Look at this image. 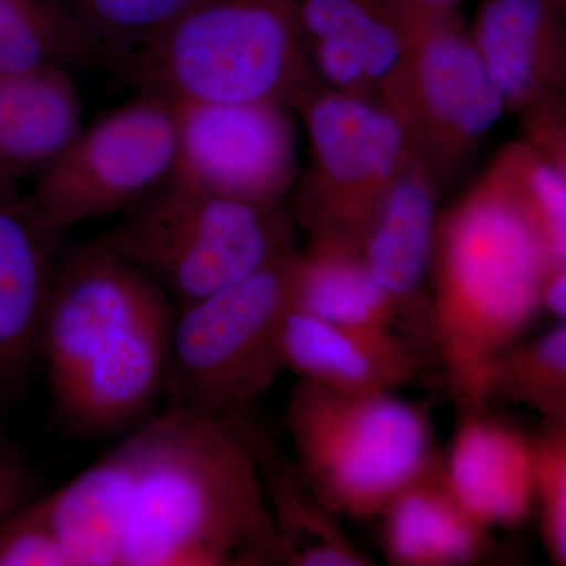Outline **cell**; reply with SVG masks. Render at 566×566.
I'll return each instance as SVG.
<instances>
[{
	"label": "cell",
	"instance_id": "obj_3",
	"mask_svg": "<svg viewBox=\"0 0 566 566\" xmlns=\"http://www.w3.org/2000/svg\"><path fill=\"white\" fill-rule=\"evenodd\" d=\"M122 65L137 91L174 103L292 107L316 77L296 0H199Z\"/></svg>",
	"mask_w": 566,
	"mask_h": 566
},
{
	"label": "cell",
	"instance_id": "obj_6",
	"mask_svg": "<svg viewBox=\"0 0 566 566\" xmlns=\"http://www.w3.org/2000/svg\"><path fill=\"white\" fill-rule=\"evenodd\" d=\"M300 251L177 312L166 389L169 406L226 417L248 411L283 371L279 333L292 307Z\"/></svg>",
	"mask_w": 566,
	"mask_h": 566
},
{
	"label": "cell",
	"instance_id": "obj_29",
	"mask_svg": "<svg viewBox=\"0 0 566 566\" xmlns=\"http://www.w3.org/2000/svg\"><path fill=\"white\" fill-rule=\"evenodd\" d=\"M39 491V476L28 458L0 427V521L40 497Z\"/></svg>",
	"mask_w": 566,
	"mask_h": 566
},
{
	"label": "cell",
	"instance_id": "obj_15",
	"mask_svg": "<svg viewBox=\"0 0 566 566\" xmlns=\"http://www.w3.org/2000/svg\"><path fill=\"white\" fill-rule=\"evenodd\" d=\"M557 0H482L472 46L505 109L527 112L564 99L566 52Z\"/></svg>",
	"mask_w": 566,
	"mask_h": 566
},
{
	"label": "cell",
	"instance_id": "obj_10",
	"mask_svg": "<svg viewBox=\"0 0 566 566\" xmlns=\"http://www.w3.org/2000/svg\"><path fill=\"white\" fill-rule=\"evenodd\" d=\"M439 191L464 172L505 106L460 21L412 41L381 95Z\"/></svg>",
	"mask_w": 566,
	"mask_h": 566
},
{
	"label": "cell",
	"instance_id": "obj_26",
	"mask_svg": "<svg viewBox=\"0 0 566 566\" xmlns=\"http://www.w3.org/2000/svg\"><path fill=\"white\" fill-rule=\"evenodd\" d=\"M99 61L123 62L199 0H66Z\"/></svg>",
	"mask_w": 566,
	"mask_h": 566
},
{
	"label": "cell",
	"instance_id": "obj_24",
	"mask_svg": "<svg viewBox=\"0 0 566 566\" xmlns=\"http://www.w3.org/2000/svg\"><path fill=\"white\" fill-rule=\"evenodd\" d=\"M504 398L527 406L546 424H566V323L524 345H510L488 365L479 405Z\"/></svg>",
	"mask_w": 566,
	"mask_h": 566
},
{
	"label": "cell",
	"instance_id": "obj_18",
	"mask_svg": "<svg viewBox=\"0 0 566 566\" xmlns=\"http://www.w3.org/2000/svg\"><path fill=\"white\" fill-rule=\"evenodd\" d=\"M244 436L259 468L268 506L273 516L282 565L367 566L365 556L304 479L292 457L273 434L248 411L226 416Z\"/></svg>",
	"mask_w": 566,
	"mask_h": 566
},
{
	"label": "cell",
	"instance_id": "obj_31",
	"mask_svg": "<svg viewBox=\"0 0 566 566\" xmlns=\"http://www.w3.org/2000/svg\"><path fill=\"white\" fill-rule=\"evenodd\" d=\"M539 311H546L557 322L566 318V264L549 268L539 292Z\"/></svg>",
	"mask_w": 566,
	"mask_h": 566
},
{
	"label": "cell",
	"instance_id": "obj_8",
	"mask_svg": "<svg viewBox=\"0 0 566 566\" xmlns=\"http://www.w3.org/2000/svg\"><path fill=\"white\" fill-rule=\"evenodd\" d=\"M172 304L158 283L99 241L65 249L40 349L55 412L82 386L125 364Z\"/></svg>",
	"mask_w": 566,
	"mask_h": 566
},
{
	"label": "cell",
	"instance_id": "obj_11",
	"mask_svg": "<svg viewBox=\"0 0 566 566\" xmlns=\"http://www.w3.org/2000/svg\"><path fill=\"white\" fill-rule=\"evenodd\" d=\"M177 172L241 202L283 207L296 186L290 107L277 103H175Z\"/></svg>",
	"mask_w": 566,
	"mask_h": 566
},
{
	"label": "cell",
	"instance_id": "obj_12",
	"mask_svg": "<svg viewBox=\"0 0 566 566\" xmlns=\"http://www.w3.org/2000/svg\"><path fill=\"white\" fill-rule=\"evenodd\" d=\"M65 238L41 221L17 185L0 182V409L21 397L40 360Z\"/></svg>",
	"mask_w": 566,
	"mask_h": 566
},
{
	"label": "cell",
	"instance_id": "obj_7",
	"mask_svg": "<svg viewBox=\"0 0 566 566\" xmlns=\"http://www.w3.org/2000/svg\"><path fill=\"white\" fill-rule=\"evenodd\" d=\"M292 107L312 153L311 169L292 191L293 219L311 243L360 252L379 205L411 158L403 129L381 104L335 92L318 77Z\"/></svg>",
	"mask_w": 566,
	"mask_h": 566
},
{
	"label": "cell",
	"instance_id": "obj_9",
	"mask_svg": "<svg viewBox=\"0 0 566 566\" xmlns=\"http://www.w3.org/2000/svg\"><path fill=\"white\" fill-rule=\"evenodd\" d=\"M180 156L177 106L156 92L82 125L69 147L35 178L29 203L55 233L123 214L161 188Z\"/></svg>",
	"mask_w": 566,
	"mask_h": 566
},
{
	"label": "cell",
	"instance_id": "obj_21",
	"mask_svg": "<svg viewBox=\"0 0 566 566\" xmlns=\"http://www.w3.org/2000/svg\"><path fill=\"white\" fill-rule=\"evenodd\" d=\"M82 114L70 70L0 73V182L35 180L80 133Z\"/></svg>",
	"mask_w": 566,
	"mask_h": 566
},
{
	"label": "cell",
	"instance_id": "obj_23",
	"mask_svg": "<svg viewBox=\"0 0 566 566\" xmlns=\"http://www.w3.org/2000/svg\"><path fill=\"white\" fill-rule=\"evenodd\" d=\"M99 62L66 0H0V73Z\"/></svg>",
	"mask_w": 566,
	"mask_h": 566
},
{
	"label": "cell",
	"instance_id": "obj_27",
	"mask_svg": "<svg viewBox=\"0 0 566 566\" xmlns=\"http://www.w3.org/2000/svg\"><path fill=\"white\" fill-rule=\"evenodd\" d=\"M534 501L543 545L554 565H566V424H546L531 439Z\"/></svg>",
	"mask_w": 566,
	"mask_h": 566
},
{
	"label": "cell",
	"instance_id": "obj_20",
	"mask_svg": "<svg viewBox=\"0 0 566 566\" xmlns=\"http://www.w3.org/2000/svg\"><path fill=\"white\" fill-rule=\"evenodd\" d=\"M379 517L382 546L392 565H469L490 549V528L457 501L439 452L390 499Z\"/></svg>",
	"mask_w": 566,
	"mask_h": 566
},
{
	"label": "cell",
	"instance_id": "obj_5",
	"mask_svg": "<svg viewBox=\"0 0 566 566\" xmlns=\"http://www.w3.org/2000/svg\"><path fill=\"white\" fill-rule=\"evenodd\" d=\"M285 427L294 463L319 501L357 520L381 515L438 453L427 415L392 392H338L300 378Z\"/></svg>",
	"mask_w": 566,
	"mask_h": 566
},
{
	"label": "cell",
	"instance_id": "obj_14",
	"mask_svg": "<svg viewBox=\"0 0 566 566\" xmlns=\"http://www.w3.org/2000/svg\"><path fill=\"white\" fill-rule=\"evenodd\" d=\"M297 29L318 81L353 98L381 102L411 41L382 0H296Z\"/></svg>",
	"mask_w": 566,
	"mask_h": 566
},
{
	"label": "cell",
	"instance_id": "obj_28",
	"mask_svg": "<svg viewBox=\"0 0 566 566\" xmlns=\"http://www.w3.org/2000/svg\"><path fill=\"white\" fill-rule=\"evenodd\" d=\"M0 566H71L52 524L48 495L0 521Z\"/></svg>",
	"mask_w": 566,
	"mask_h": 566
},
{
	"label": "cell",
	"instance_id": "obj_1",
	"mask_svg": "<svg viewBox=\"0 0 566 566\" xmlns=\"http://www.w3.org/2000/svg\"><path fill=\"white\" fill-rule=\"evenodd\" d=\"M137 433L122 566L282 565L255 457L227 417L167 406Z\"/></svg>",
	"mask_w": 566,
	"mask_h": 566
},
{
	"label": "cell",
	"instance_id": "obj_22",
	"mask_svg": "<svg viewBox=\"0 0 566 566\" xmlns=\"http://www.w3.org/2000/svg\"><path fill=\"white\" fill-rule=\"evenodd\" d=\"M292 307L348 329L406 337L397 307L360 253L335 245L308 241L300 251Z\"/></svg>",
	"mask_w": 566,
	"mask_h": 566
},
{
	"label": "cell",
	"instance_id": "obj_13",
	"mask_svg": "<svg viewBox=\"0 0 566 566\" xmlns=\"http://www.w3.org/2000/svg\"><path fill=\"white\" fill-rule=\"evenodd\" d=\"M441 191L427 167L411 155L390 186L365 233L360 256L389 294L406 337L422 352L431 345L430 296L438 202Z\"/></svg>",
	"mask_w": 566,
	"mask_h": 566
},
{
	"label": "cell",
	"instance_id": "obj_25",
	"mask_svg": "<svg viewBox=\"0 0 566 566\" xmlns=\"http://www.w3.org/2000/svg\"><path fill=\"white\" fill-rule=\"evenodd\" d=\"M542 234L554 264H566V158L527 140L513 142L491 164Z\"/></svg>",
	"mask_w": 566,
	"mask_h": 566
},
{
	"label": "cell",
	"instance_id": "obj_17",
	"mask_svg": "<svg viewBox=\"0 0 566 566\" xmlns=\"http://www.w3.org/2000/svg\"><path fill=\"white\" fill-rule=\"evenodd\" d=\"M464 409L444 457L450 490L488 528L523 523L535 504L531 439L493 419L486 406Z\"/></svg>",
	"mask_w": 566,
	"mask_h": 566
},
{
	"label": "cell",
	"instance_id": "obj_30",
	"mask_svg": "<svg viewBox=\"0 0 566 566\" xmlns=\"http://www.w3.org/2000/svg\"><path fill=\"white\" fill-rule=\"evenodd\" d=\"M405 29L409 41L441 25L458 21L460 0H382Z\"/></svg>",
	"mask_w": 566,
	"mask_h": 566
},
{
	"label": "cell",
	"instance_id": "obj_19",
	"mask_svg": "<svg viewBox=\"0 0 566 566\" xmlns=\"http://www.w3.org/2000/svg\"><path fill=\"white\" fill-rule=\"evenodd\" d=\"M139 453V433L134 431L48 494L52 524L71 566H122Z\"/></svg>",
	"mask_w": 566,
	"mask_h": 566
},
{
	"label": "cell",
	"instance_id": "obj_16",
	"mask_svg": "<svg viewBox=\"0 0 566 566\" xmlns=\"http://www.w3.org/2000/svg\"><path fill=\"white\" fill-rule=\"evenodd\" d=\"M283 370L338 392H392L422 371V352L401 334L364 333L290 307L279 333Z\"/></svg>",
	"mask_w": 566,
	"mask_h": 566
},
{
	"label": "cell",
	"instance_id": "obj_2",
	"mask_svg": "<svg viewBox=\"0 0 566 566\" xmlns=\"http://www.w3.org/2000/svg\"><path fill=\"white\" fill-rule=\"evenodd\" d=\"M549 253L493 166L439 214L430 281L431 348L463 405H479L488 365L539 312Z\"/></svg>",
	"mask_w": 566,
	"mask_h": 566
},
{
	"label": "cell",
	"instance_id": "obj_4",
	"mask_svg": "<svg viewBox=\"0 0 566 566\" xmlns=\"http://www.w3.org/2000/svg\"><path fill=\"white\" fill-rule=\"evenodd\" d=\"M98 241L158 283L177 312L294 248L283 207L218 196L177 169Z\"/></svg>",
	"mask_w": 566,
	"mask_h": 566
}]
</instances>
